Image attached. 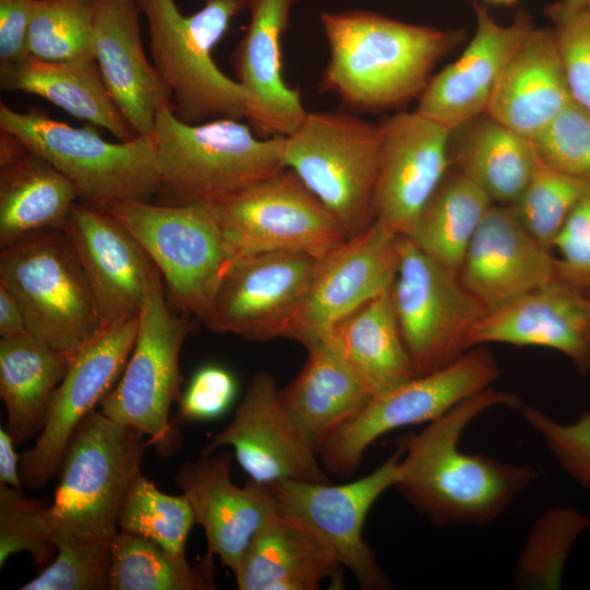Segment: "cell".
Instances as JSON below:
<instances>
[{"mask_svg": "<svg viewBox=\"0 0 590 590\" xmlns=\"http://www.w3.org/2000/svg\"><path fill=\"white\" fill-rule=\"evenodd\" d=\"M400 457L399 448L369 474L344 484L284 480L267 485L278 510L312 532L365 590L391 586L364 539V524L376 500L396 486Z\"/></svg>", "mask_w": 590, "mask_h": 590, "instance_id": "5bb4252c", "label": "cell"}, {"mask_svg": "<svg viewBox=\"0 0 590 590\" xmlns=\"http://www.w3.org/2000/svg\"><path fill=\"white\" fill-rule=\"evenodd\" d=\"M0 85L40 96L120 141L139 137L109 94L95 59L50 61L28 55L0 70Z\"/></svg>", "mask_w": 590, "mask_h": 590, "instance_id": "f546056e", "label": "cell"}, {"mask_svg": "<svg viewBox=\"0 0 590 590\" xmlns=\"http://www.w3.org/2000/svg\"><path fill=\"white\" fill-rule=\"evenodd\" d=\"M36 0H0V70L25 57Z\"/></svg>", "mask_w": 590, "mask_h": 590, "instance_id": "c3c4849f", "label": "cell"}, {"mask_svg": "<svg viewBox=\"0 0 590 590\" xmlns=\"http://www.w3.org/2000/svg\"><path fill=\"white\" fill-rule=\"evenodd\" d=\"M69 358L31 333L1 337L0 396L15 445L39 434Z\"/></svg>", "mask_w": 590, "mask_h": 590, "instance_id": "d6a6232c", "label": "cell"}, {"mask_svg": "<svg viewBox=\"0 0 590 590\" xmlns=\"http://www.w3.org/2000/svg\"><path fill=\"white\" fill-rule=\"evenodd\" d=\"M571 101L552 28L532 26L510 55L486 114L532 139Z\"/></svg>", "mask_w": 590, "mask_h": 590, "instance_id": "484cf974", "label": "cell"}, {"mask_svg": "<svg viewBox=\"0 0 590 590\" xmlns=\"http://www.w3.org/2000/svg\"><path fill=\"white\" fill-rule=\"evenodd\" d=\"M84 270L102 327L139 316L155 266L106 210L74 203L62 229Z\"/></svg>", "mask_w": 590, "mask_h": 590, "instance_id": "44dd1931", "label": "cell"}, {"mask_svg": "<svg viewBox=\"0 0 590 590\" xmlns=\"http://www.w3.org/2000/svg\"><path fill=\"white\" fill-rule=\"evenodd\" d=\"M528 425L544 440L559 467L590 491V410L571 423H562L534 406L522 409Z\"/></svg>", "mask_w": 590, "mask_h": 590, "instance_id": "ee69618b", "label": "cell"}, {"mask_svg": "<svg viewBox=\"0 0 590 590\" xmlns=\"http://www.w3.org/2000/svg\"><path fill=\"white\" fill-rule=\"evenodd\" d=\"M557 3L570 10L590 9V0H559Z\"/></svg>", "mask_w": 590, "mask_h": 590, "instance_id": "816d5d0a", "label": "cell"}, {"mask_svg": "<svg viewBox=\"0 0 590 590\" xmlns=\"http://www.w3.org/2000/svg\"><path fill=\"white\" fill-rule=\"evenodd\" d=\"M232 456L202 453L186 461L175 481L189 500L196 523L202 527L209 564L217 556L235 574L257 532L278 512L267 485L248 480L245 486L231 479Z\"/></svg>", "mask_w": 590, "mask_h": 590, "instance_id": "ffe728a7", "label": "cell"}, {"mask_svg": "<svg viewBox=\"0 0 590 590\" xmlns=\"http://www.w3.org/2000/svg\"><path fill=\"white\" fill-rule=\"evenodd\" d=\"M15 442L5 428L0 429V483L22 492L19 456Z\"/></svg>", "mask_w": 590, "mask_h": 590, "instance_id": "f907efd6", "label": "cell"}, {"mask_svg": "<svg viewBox=\"0 0 590 590\" xmlns=\"http://www.w3.org/2000/svg\"><path fill=\"white\" fill-rule=\"evenodd\" d=\"M487 3L496 4V5H512L519 0H484Z\"/></svg>", "mask_w": 590, "mask_h": 590, "instance_id": "f5cc1de1", "label": "cell"}, {"mask_svg": "<svg viewBox=\"0 0 590 590\" xmlns=\"http://www.w3.org/2000/svg\"><path fill=\"white\" fill-rule=\"evenodd\" d=\"M110 551L109 590L214 588L208 571H197L187 557L177 556L145 538L118 531L110 542Z\"/></svg>", "mask_w": 590, "mask_h": 590, "instance_id": "d590c367", "label": "cell"}, {"mask_svg": "<svg viewBox=\"0 0 590 590\" xmlns=\"http://www.w3.org/2000/svg\"><path fill=\"white\" fill-rule=\"evenodd\" d=\"M589 294H590V292H589Z\"/></svg>", "mask_w": 590, "mask_h": 590, "instance_id": "db71d44e", "label": "cell"}, {"mask_svg": "<svg viewBox=\"0 0 590 590\" xmlns=\"http://www.w3.org/2000/svg\"><path fill=\"white\" fill-rule=\"evenodd\" d=\"M0 130L62 173L85 204L106 209L114 202L149 201L160 192L152 135L108 142L94 128H76L37 110L17 111L3 102Z\"/></svg>", "mask_w": 590, "mask_h": 590, "instance_id": "52a82bcc", "label": "cell"}, {"mask_svg": "<svg viewBox=\"0 0 590 590\" xmlns=\"http://www.w3.org/2000/svg\"><path fill=\"white\" fill-rule=\"evenodd\" d=\"M379 125L376 222L397 235L408 236L449 172L451 131L415 109L398 113Z\"/></svg>", "mask_w": 590, "mask_h": 590, "instance_id": "ac0fdd59", "label": "cell"}, {"mask_svg": "<svg viewBox=\"0 0 590 590\" xmlns=\"http://www.w3.org/2000/svg\"><path fill=\"white\" fill-rule=\"evenodd\" d=\"M276 382L256 373L233 421L213 435L203 453L229 446L249 480L262 485L295 480L327 482L317 450L288 416Z\"/></svg>", "mask_w": 590, "mask_h": 590, "instance_id": "e0dca14e", "label": "cell"}, {"mask_svg": "<svg viewBox=\"0 0 590 590\" xmlns=\"http://www.w3.org/2000/svg\"><path fill=\"white\" fill-rule=\"evenodd\" d=\"M42 502L0 483V566L16 553L26 552L39 565L51 560L56 547L36 532L34 516Z\"/></svg>", "mask_w": 590, "mask_h": 590, "instance_id": "f6af8a7d", "label": "cell"}, {"mask_svg": "<svg viewBox=\"0 0 590 590\" xmlns=\"http://www.w3.org/2000/svg\"><path fill=\"white\" fill-rule=\"evenodd\" d=\"M30 333L27 322L15 297L0 284V334L12 337Z\"/></svg>", "mask_w": 590, "mask_h": 590, "instance_id": "681fc988", "label": "cell"}, {"mask_svg": "<svg viewBox=\"0 0 590 590\" xmlns=\"http://www.w3.org/2000/svg\"><path fill=\"white\" fill-rule=\"evenodd\" d=\"M317 261L309 255L293 251H259L236 257L202 321L214 332L250 341L288 339Z\"/></svg>", "mask_w": 590, "mask_h": 590, "instance_id": "9a60e30c", "label": "cell"}, {"mask_svg": "<svg viewBox=\"0 0 590 590\" xmlns=\"http://www.w3.org/2000/svg\"><path fill=\"white\" fill-rule=\"evenodd\" d=\"M329 60L322 91L361 110L398 107L420 96L436 63L463 32L405 23L364 10L322 12Z\"/></svg>", "mask_w": 590, "mask_h": 590, "instance_id": "7a4b0ae2", "label": "cell"}, {"mask_svg": "<svg viewBox=\"0 0 590 590\" xmlns=\"http://www.w3.org/2000/svg\"><path fill=\"white\" fill-rule=\"evenodd\" d=\"M148 440L140 432L91 412L72 435L50 505L35 514L37 534L64 542L111 541L137 477Z\"/></svg>", "mask_w": 590, "mask_h": 590, "instance_id": "277c9868", "label": "cell"}, {"mask_svg": "<svg viewBox=\"0 0 590 590\" xmlns=\"http://www.w3.org/2000/svg\"><path fill=\"white\" fill-rule=\"evenodd\" d=\"M191 326L173 315L166 303L163 278L154 268L127 365L101 412L110 420L140 432L158 456L180 446V434L169 421V411L181 392L179 356Z\"/></svg>", "mask_w": 590, "mask_h": 590, "instance_id": "9c48e42d", "label": "cell"}, {"mask_svg": "<svg viewBox=\"0 0 590 590\" xmlns=\"http://www.w3.org/2000/svg\"><path fill=\"white\" fill-rule=\"evenodd\" d=\"M488 343L551 349L586 375L590 373V294L556 280L487 311L470 331L467 347Z\"/></svg>", "mask_w": 590, "mask_h": 590, "instance_id": "cb8c5ba5", "label": "cell"}, {"mask_svg": "<svg viewBox=\"0 0 590 590\" xmlns=\"http://www.w3.org/2000/svg\"><path fill=\"white\" fill-rule=\"evenodd\" d=\"M590 179L560 172L539 157L533 173L511 208L521 225L551 248Z\"/></svg>", "mask_w": 590, "mask_h": 590, "instance_id": "ab89813d", "label": "cell"}, {"mask_svg": "<svg viewBox=\"0 0 590 590\" xmlns=\"http://www.w3.org/2000/svg\"><path fill=\"white\" fill-rule=\"evenodd\" d=\"M401 236L375 222L321 259L288 339L306 344L335 321L392 286Z\"/></svg>", "mask_w": 590, "mask_h": 590, "instance_id": "d6986e66", "label": "cell"}, {"mask_svg": "<svg viewBox=\"0 0 590 590\" xmlns=\"http://www.w3.org/2000/svg\"><path fill=\"white\" fill-rule=\"evenodd\" d=\"M538 161L530 139L483 114L451 131L450 162L493 203L511 205Z\"/></svg>", "mask_w": 590, "mask_h": 590, "instance_id": "1f68e13d", "label": "cell"}, {"mask_svg": "<svg viewBox=\"0 0 590 590\" xmlns=\"http://www.w3.org/2000/svg\"><path fill=\"white\" fill-rule=\"evenodd\" d=\"M194 523L192 507L184 494H166L141 473L126 497L118 526L119 531L145 538L187 557L186 543Z\"/></svg>", "mask_w": 590, "mask_h": 590, "instance_id": "74e56055", "label": "cell"}, {"mask_svg": "<svg viewBox=\"0 0 590 590\" xmlns=\"http://www.w3.org/2000/svg\"><path fill=\"white\" fill-rule=\"evenodd\" d=\"M138 324L139 316L102 327L69 358L45 424L34 446L21 457L24 486L40 487L59 472L75 429L118 382L132 352Z\"/></svg>", "mask_w": 590, "mask_h": 590, "instance_id": "2e32d148", "label": "cell"}, {"mask_svg": "<svg viewBox=\"0 0 590 590\" xmlns=\"http://www.w3.org/2000/svg\"><path fill=\"white\" fill-rule=\"evenodd\" d=\"M558 280L590 292V185L553 241Z\"/></svg>", "mask_w": 590, "mask_h": 590, "instance_id": "bcb514c9", "label": "cell"}, {"mask_svg": "<svg viewBox=\"0 0 590 590\" xmlns=\"http://www.w3.org/2000/svg\"><path fill=\"white\" fill-rule=\"evenodd\" d=\"M496 406L518 409L521 400L489 387L402 439L394 487L436 526L488 524L536 477L529 465L459 449L469 424Z\"/></svg>", "mask_w": 590, "mask_h": 590, "instance_id": "6da1fadb", "label": "cell"}, {"mask_svg": "<svg viewBox=\"0 0 590 590\" xmlns=\"http://www.w3.org/2000/svg\"><path fill=\"white\" fill-rule=\"evenodd\" d=\"M164 204H215L283 168L285 135L232 118L188 123L164 107L153 131Z\"/></svg>", "mask_w": 590, "mask_h": 590, "instance_id": "5b68a950", "label": "cell"}, {"mask_svg": "<svg viewBox=\"0 0 590 590\" xmlns=\"http://www.w3.org/2000/svg\"><path fill=\"white\" fill-rule=\"evenodd\" d=\"M110 542H64L58 544L56 546V558L20 589H108L111 558Z\"/></svg>", "mask_w": 590, "mask_h": 590, "instance_id": "60d3db41", "label": "cell"}, {"mask_svg": "<svg viewBox=\"0 0 590 590\" xmlns=\"http://www.w3.org/2000/svg\"><path fill=\"white\" fill-rule=\"evenodd\" d=\"M341 568L312 532L278 510L253 536L234 576L239 590H316Z\"/></svg>", "mask_w": 590, "mask_h": 590, "instance_id": "83f0119b", "label": "cell"}, {"mask_svg": "<svg viewBox=\"0 0 590 590\" xmlns=\"http://www.w3.org/2000/svg\"><path fill=\"white\" fill-rule=\"evenodd\" d=\"M0 284L21 306L28 332L68 358L102 328L94 294L62 229L1 248Z\"/></svg>", "mask_w": 590, "mask_h": 590, "instance_id": "ba28073f", "label": "cell"}, {"mask_svg": "<svg viewBox=\"0 0 590 590\" xmlns=\"http://www.w3.org/2000/svg\"><path fill=\"white\" fill-rule=\"evenodd\" d=\"M391 293L416 375L442 368L468 351L470 331L487 312L459 273L424 253L408 236H401Z\"/></svg>", "mask_w": 590, "mask_h": 590, "instance_id": "7c38bea8", "label": "cell"}, {"mask_svg": "<svg viewBox=\"0 0 590 590\" xmlns=\"http://www.w3.org/2000/svg\"><path fill=\"white\" fill-rule=\"evenodd\" d=\"M590 527V517L574 507L545 510L533 522L518 554L511 586L516 589H560L570 551Z\"/></svg>", "mask_w": 590, "mask_h": 590, "instance_id": "8d00e7d4", "label": "cell"}, {"mask_svg": "<svg viewBox=\"0 0 590 590\" xmlns=\"http://www.w3.org/2000/svg\"><path fill=\"white\" fill-rule=\"evenodd\" d=\"M76 199V187L28 149L0 166L1 248L37 232L63 229Z\"/></svg>", "mask_w": 590, "mask_h": 590, "instance_id": "836d02e7", "label": "cell"}, {"mask_svg": "<svg viewBox=\"0 0 590 590\" xmlns=\"http://www.w3.org/2000/svg\"><path fill=\"white\" fill-rule=\"evenodd\" d=\"M305 346L307 357L302 369L279 389V396L291 420L318 452L366 405L371 394L321 341L312 340Z\"/></svg>", "mask_w": 590, "mask_h": 590, "instance_id": "f1b7e54d", "label": "cell"}, {"mask_svg": "<svg viewBox=\"0 0 590 590\" xmlns=\"http://www.w3.org/2000/svg\"><path fill=\"white\" fill-rule=\"evenodd\" d=\"M459 276L491 311L558 280L557 259L521 225L511 205L493 203L467 249Z\"/></svg>", "mask_w": 590, "mask_h": 590, "instance_id": "7402d4cb", "label": "cell"}, {"mask_svg": "<svg viewBox=\"0 0 590 590\" xmlns=\"http://www.w3.org/2000/svg\"><path fill=\"white\" fill-rule=\"evenodd\" d=\"M475 31L451 63L430 78L415 108L450 131L486 114L514 49L533 26L520 11L510 24L495 21L484 4L475 3Z\"/></svg>", "mask_w": 590, "mask_h": 590, "instance_id": "603a6c76", "label": "cell"}, {"mask_svg": "<svg viewBox=\"0 0 590 590\" xmlns=\"http://www.w3.org/2000/svg\"><path fill=\"white\" fill-rule=\"evenodd\" d=\"M211 208L236 257L293 251L321 259L346 239L319 199L286 167Z\"/></svg>", "mask_w": 590, "mask_h": 590, "instance_id": "4fadbf2b", "label": "cell"}, {"mask_svg": "<svg viewBox=\"0 0 590 590\" xmlns=\"http://www.w3.org/2000/svg\"><path fill=\"white\" fill-rule=\"evenodd\" d=\"M571 99L590 111V9H547Z\"/></svg>", "mask_w": 590, "mask_h": 590, "instance_id": "7bdbcfd3", "label": "cell"}, {"mask_svg": "<svg viewBox=\"0 0 590 590\" xmlns=\"http://www.w3.org/2000/svg\"><path fill=\"white\" fill-rule=\"evenodd\" d=\"M104 210L144 249L176 305L203 319L236 258L211 205L120 201Z\"/></svg>", "mask_w": 590, "mask_h": 590, "instance_id": "30bf717a", "label": "cell"}, {"mask_svg": "<svg viewBox=\"0 0 590 590\" xmlns=\"http://www.w3.org/2000/svg\"><path fill=\"white\" fill-rule=\"evenodd\" d=\"M137 0H99L93 57L114 102L138 135L153 134L170 97L144 52Z\"/></svg>", "mask_w": 590, "mask_h": 590, "instance_id": "d4e9b609", "label": "cell"}, {"mask_svg": "<svg viewBox=\"0 0 590 590\" xmlns=\"http://www.w3.org/2000/svg\"><path fill=\"white\" fill-rule=\"evenodd\" d=\"M380 151V125L346 113L307 111L284 137L283 162L350 238L376 222Z\"/></svg>", "mask_w": 590, "mask_h": 590, "instance_id": "8992f818", "label": "cell"}, {"mask_svg": "<svg viewBox=\"0 0 590 590\" xmlns=\"http://www.w3.org/2000/svg\"><path fill=\"white\" fill-rule=\"evenodd\" d=\"M234 376L224 367L208 365L191 378L179 398L178 421H206L221 416L236 397Z\"/></svg>", "mask_w": 590, "mask_h": 590, "instance_id": "7dc6e473", "label": "cell"}, {"mask_svg": "<svg viewBox=\"0 0 590 590\" xmlns=\"http://www.w3.org/2000/svg\"><path fill=\"white\" fill-rule=\"evenodd\" d=\"M312 340L333 351L371 397L417 376L401 334L391 287Z\"/></svg>", "mask_w": 590, "mask_h": 590, "instance_id": "4316f807", "label": "cell"}, {"mask_svg": "<svg viewBox=\"0 0 590 590\" xmlns=\"http://www.w3.org/2000/svg\"><path fill=\"white\" fill-rule=\"evenodd\" d=\"M492 204L476 182L458 170L448 172L408 237L432 259L459 273L467 249Z\"/></svg>", "mask_w": 590, "mask_h": 590, "instance_id": "e575fe53", "label": "cell"}, {"mask_svg": "<svg viewBox=\"0 0 590 590\" xmlns=\"http://www.w3.org/2000/svg\"><path fill=\"white\" fill-rule=\"evenodd\" d=\"M499 367L488 349L475 346L435 371L417 375L374 396L319 449L322 467L346 476L361 463L368 447L397 428L429 423L465 399L487 389Z\"/></svg>", "mask_w": 590, "mask_h": 590, "instance_id": "8fae6325", "label": "cell"}, {"mask_svg": "<svg viewBox=\"0 0 590 590\" xmlns=\"http://www.w3.org/2000/svg\"><path fill=\"white\" fill-rule=\"evenodd\" d=\"M530 140L545 164L590 179V111L574 101Z\"/></svg>", "mask_w": 590, "mask_h": 590, "instance_id": "b9f144b4", "label": "cell"}, {"mask_svg": "<svg viewBox=\"0 0 590 590\" xmlns=\"http://www.w3.org/2000/svg\"><path fill=\"white\" fill-rule=\"evenodd\" d=\"M28 55L50 61L94 59L93 27L99 0H36Z\"/></svg>", "mask_w": 590, "mask_h": 590, "instance_id": "f35d334b", "label": "cell"}, {"mask_svg": "<svg viewBox=\"0 0 590 590\" xmlns=\"http://www.w3.org/2000/svg\"><path fill=\"white\" fill-rule=\"evenodd\" d=\"M185 15L175 0H137L145 16L153 66L170 97V109L188 123L246 118L269 135H285L281 120L239 82L224 74L212 49L246 0H202Z\"/></svg>", "mask_w": 590, "mask_h": 590, "instance_id": "3957f363", "label": "cell"}, {"mask_svg": "<svg viewBox=\"0 0 590 590\" xmlns=\"http://www.w3.org/2000/svg\"><path fill=\"white\" fill-rule=\"evenodd\" d=\"M296 0H246L249 24L232 55L239 82L283 123L285 135L304 119L299 91L282 78L281 38Z\"/></svg>", "mask_w": 590, "mask_h": 590, "instance_id": "4dcf8cb0", "label": "cell"}]
</instances>
